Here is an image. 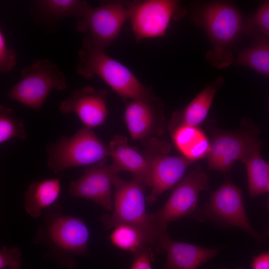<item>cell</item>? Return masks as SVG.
<instances>
[{
	"mask_svg": "<svg viewBox=\"0 0 269 269\" xmlns=\"http://www.w3.org/2000/svg\"><path fill=\"white\" fill-rule=\"evenodd\" d=\"M42 216L33 243L46 248L47 259L61 268L73 269L76 267L77 258L89 256L90 232L82 218L65 214L56 203L44 211Z\"/></svg>",
	"mask_w": 269,
	"mask_h": 269,
	"instance_id": "6da1fadb",
	"label": "cell"
},
{
	"mask_svg": "<svg viewBox=\"0 0 269 269\" xmlns=\"http://www.w3.org/2000/svg\"><path fill=\"white\" fill-rule=\"evenodd\" d=\"M145 186L136 177L126 181L118 175L114 183L112 213L103 215L101 222L107 230L123 224L136 227L145 234L149 247L154 252L161 253L169 236L156 229L151 221L150 214L146 212Z\"/></svg>",
	"mask_w": 269,
	"mask_h": 269,
	"instance_id": "7a4b0ae2",
	"label": "cell"
},
{
	"mask_svg": "<svg viewBox=\"0 0 269 269\" xmlns=\"http://www.w3.org/2000/svg\"><path fill=\"white\" fill-rule=\"evenodd\" d=\"M77 73L87 79L101 78L125 102L146 99L154 95L125 65L107 55L105 50L82 42L78 51Z\"/></svg>",
	"mask_w": 269,
	"mask_h": 269,
	"instance_id": "3957f363",
	"label": "cell"
},
{
	"mask_svg": "<svg viewBox=\"0 0 269 269\" xmlns=\"http://www.w3.org/2000/svg\"><path fill=\"white\" fill-rule=\"evenodd\" d=\"M192 19L206 32L213 45L208 54L211 62L218 68L231 63L233 57L228 47L245 29L242 16L233 6L222 2H214L196 8Z\"/></svg>",
	"mask_w": 269,
	"mask_h": 269,
	"instance_id": "277c9868",
	"label": "cell"
},
{
	"mask_svg": "<svg viewBox=\"0 0 269 269\" xmlns=\"http://www.w3.org/2000/svg\"><path fill=\"white\" fill-rule=\"evenodd\" d=\"M47 165L56 174L68 168L92 166L110 156L108 146L92 129L83 126L71 137L62 136L46 146Z\"/></svg>",
	"mask_w": 269,
	"mask_h": 269,
	"instance_id": "5b68a950",
	"label": "cell"
},
{
	"mask_svg": "<svg viewBox=\"0 0 269 269\" xmlns=\"http://www.w3.org/2000/svg\"><path fill=\"white\" fill-rule=\"evenodd\" d=\"M21 79L10 90L9 98L39 111L53 90L67 88L66 78L58 67L47 59H36L21 72Z\"/></svg>",
	"mask_w": 269,
	"mask_h": 269,
	"instance_id": "8992f818",
	"label": "cell"
},
{
	"mask_svg": "<svg viewBox=\"0 0 269 269\" xmlns=\"http://www.w3.org/2000/svg\"><path fill=\"white\" fill-rule=\"evenodd\" d=\"M129 17L127 1H103L97 7L89 5L76 20V26L86 34L83 43L105 50L118 37Z\"/></svg>",
	"mask_w": 269,
	"mask_h": 269,
	"instance_id": "52a82bcc",
	"label": "cell"
},
{
	"mask_svg": "<svg viewBox=\"0 0 269 269\" xmlns=\"http://www.w3.org/2000/svg\"><path fill=\"white\" fill-rule=\"evenodd\" d=\"M131 29L137 43L165 36L172 21L186 13L179 1L142 0L127 1Z\"/></svg>",
	"mask_w": 269,
	"mask_h": 269,
	"instance_id": "ba28073f",
	"label": "cell"
},
{
	"mask_svg": "<svg viewBox=\"0 0 269 269\" xmlns=\"http://www.w3.org/2000/svg\"><path fill=\"white\" fill-rule=\"evenodd\" d=\"M209 189L207 174L196 167L176 186L164 205L150 214L153 225L160 232L167 233V224L193 214L200 192Z\"/></svg>",
	"mask_w": 269,
	"mask_h": 269,
	"instance_id": "9c48e42d",
	"label": "cell"
},
{
	"mask_svg": "<svg viewBox=\"0 0 269 269\" xmlns=\"http://www.w3.org/2000/svg\"><path fill=\"white\" fill-rule=\"evenodd\" d=\"M196 218L201 220L207 218L217 219L260 239L247 216L241 190L230 181L224 182L212 193L209 201L197 214Z\"/></svg>",
	"mask_w": 269,
	"mask_h": 269,
	"instance_id": "30bf717a",
	"label": "cell"
},
{
	"mask_svg": "<svg viewBox=\"0 0 269 269\" xmlns=\"http://www.w3.org/2000/svg\"><path fill=\"white\" fill-rule=\"evenodd\" d=\"M120 172L106 160L89 166L78 179L68 186L69 194L90 200L105 210H113L112 188Z\"/></svg>",
	"mask_w": 269,
	"mask_h": 269,
	"instance_id": "8fae6325",
	"label": "cell"
},
{
	"mask_svg": "<svg viewBox=\"0 0 269 269\" xmlns=\"http://www.w3.org/2000/svg\"><path fill=\"white\" fill-rule=\"evenodd\" d=\"M108 91L86 86L73 91L59 107L63 114L75 113L84 127L94 129L103 125L108 115Z\"/></svg>",
	"mask_w": 269,
	"mask_h": 269,
	"instance_id": "7c38bea8",
	"label": "cell"
},
{
	"mask_svg": "<svg viewBox=\"0 0 269 269\" xmlns=\"http://www.w3.org/2000/svg\"><path fill=\"white\" fill-rule=\"evenodd\" d=\"M124 119L130 135L134 140H141L153 134L162 119V105L155 96L126 102Z\"/></svg>",
	"mask_w": 269,
	"mask_h": 269,
	"instance_id": "4fadbf2b",
	"label": "cell"
},
{
	"mask_svg": "<svg viewBox=\"0 0 269 269\" xmlns=\"http://www.w3.org/2000/svg\"><path fill=\"white\" fill-rule=\"evenodd\" d=\"M150 162L151 191L146 198L153 204L162 193L175 185L193 162L185 157L157 154L148 156Z\"/></svg>",
	"mask_w": 269,
	"mask_h": 269,
	"instance_id": "5bb4252c",
	"label": "cell"
},
{
	"mask_svg": "<svg viewBox=\"0 0 269 269\" xmlns=\"http://www.w3.org/2000/svg\"><path fill=\"white\" fill-rule=\"evenodd\" d=\"M248 135L221 133L215 135L206 156L209 169L228 172L234 163L242 157Z\"/></svg>",
	"mask_w": 269,
	"mask_h": 269,
	"instance_id": "9a60e30c",
	"label": "cell"
},
{
	"mask_svg": "<svg viewBox=\"0 0 269 269\" xmlns=\"http://www.w3.org/2000/svg\"><path fill=\"white\" fill-rule=\"evenodd\" d=\"M112 164L120 171L131 172L145 185L150 186V162L145 156L128 144L127 138L115 135L109 144Z\"/></svg>",
	"mask_w": 269,
	"mask_h": 269,
	"instance_id": "2e32d148",
	"label": "cell"
},
{
	"mask_svg": "<svg viewBox=\"0 0 269 269\" xmlns=\"http://www.w3.org/2000/svg\"><path fill=\"white\" fill-rule=\"evenodd\" d=\"M163 251L166 252L167 256L163 269H197L215 257L219 249L173 241L168 237Z\"/></svg>",
	"mask_w": 269,
	"mask_h": 269,
	"instance_id": "e0dca14e",
	"label": "cell"
},
{
	"mask_svg": "<svg viewBox=\"0 0 269 269\" xmlns=\"http://www.w3.org/2000/svg\"><path fill=\"white\" fill-rule=\"evenodd\" d=\"M223 82V78L219 77L205 87L185 108L174 112L170 121V130L181 125L198 127L206 119Z\"/></svg>",
	"mask_w": 269,
	"mask_h": 269,
	"instance_id": "ac0fdd59",
	"label": "cell"
},
{
	"mask_svg": "<svg viewBox=\"0 0 269 269\" xmlns=\"http://www.w3.org/2000/svg\"><path fill=\"white\" fill-rule=\"evenodd\" d=\"M61 177L37 181L29 186L24 195V208L29 216L38 218L55 204L61 195Z\"/></svg>",
	"mask_w": 269,
	"mask_h": 269,
	"instance_id": "d6986e66",
	"label": "cell"
},
{
	"mask_svg": "<svg viewBox=\"0 0 269 269\" xmlns=\"http://www.w3.org/2000/svg\"><path fill=\"white\" fill-rule=\"evenodd\" d=\"M240 160L246 167L250 196L254 198L266 192L269 163L262 157L260 142L255 137L248 135L246 148Z\"/></svg>",
	"mask_w": 269,
	"mask_h": 269,
	"instance_id": "ffe728a7",
	"label": "cell"
},
{
	"mask_svg": "<svg viewBox=\"0 0 269 269\" xmlns=\"http://www.w3.org/2000/svg\"><path fill=\"white\" fill-rule=\"evenodd\" d=\"M171 132L173 143L182 156L193 162L206 157L211 142L198 127L181 125Z\"/></svg>",
	"mask_w": 269,
	"mask_h": 269,
	"instance_id": "44dd1931",
	"label": "cell"
},
{
	"mask_svg": "<svg viewBox=\"0 0 269 269\" xmlns=\"http://www.w3.org/2000/svg\"><path fill=\"white\" fill-rule=\"evenodd\" d=\"M89 5L86 1L81 0H40L35 2V8L42 16L54 22L67 17L77 20Z\"/></svg>",
	"mask_w": 269,
	"mask_h": 269,
	"instance_id": "7402d4cb",
	"label": "cell"
},
{
	"mask_svg": "<svg viewBox=\"0 0 269 269\" xmlns=\"http://www.w3.org/2000/svg\"><path fill=\"white\" fill-rule=\"evenodd\" d=\"M236 63L269 76V39L259 35L251 46L239 54Z\"/></svg>",
	"mask_w": 269,
	"mask_h": 269,
	"instance_id": "603a6c76",
	"label": "cell"
},
{
	"mask_svg": "<svg viewBox=\"0 0 269 269\" xmlns=\"http://www.w3.org/2000/svg\"><path fill=\"white\" fill-rule=\"evenodd\" d=\"M113 228L109 240L115 247L131 252L134 256L145 247H149L145 234L137 227L123 224Z\"/></svg>",
	"mask_w": 269,
	"mask_h": 269,
	"instance_id": "cb8c5ba5",
	"label": "cell"
},
{
	"mask_svg": "<svg viewBox=\"0 0 269 269\" xmlns=\"http://www.w3.org/2000/svg\"><path fill=\"white\" fill-rule=\"evenodd\" d=\"M28 134L23 121L17 118L13 110L2 105L0 106V143L16 138L26 139Z\"/></svg>",
	"mask_w": 269,
	"mask_h": 269,
	"instance_id": "d4e9b609",
	"label": "cell"
},
{
	"mask_svg": "<svg viewBox=\"0 0 269 269\" xmlns=\"http://www.w3.org/2000/svg\"><path fill=\"white\" fill-rule=\"evenodd\" d=\"M258 29L261 35L269 39V0L263 2L245 22V29L248 32H254Z\"/></svg>",
	"mask_w": 269,
	"mask_h": 269,
	"instance_id": "484cf974",
	"label": "cell"
},
{
	"mask_svg": "<svg viewBox=\"0 0 269 269\" xmlns=\"http://www.w3.org/2000/svg\"><path fill=\"white\" fill-rule=\"evenodd\" d=\"M21 267V252L16 246H3L0 250V269H19Z\"/></svg>",
	"mask_w": 269,
	"mask_h": 269,
	"instance_id": "4316f807",
	"label": "cell"
},
{
	"mask_svg": "<svg viewBox=\"0 0 269 269\" xmlns=\"http://www.w3.org/2000/svg\"><path fill=\"white\" fill-rule=\"evenodd\" d=\"M16 54L15 51L7 47L5 36L1 29L0 30V71L8 73L16 63Z\"/></svg>",
	"mask_w": 269,
	"mask_h": 269,
	"instance_id": "83f0119b",
	"label": "cell"
},
{
	"mask_svg": "<svg viewBox=\"0 0 269 269\" xmlns=\"http://www.w3.org/2000/svg\"><path fill=\"white\" fill-rule=\"evenodd\" d=\"M154 251L146 246L134 255V260L130 269H152L151 263L154 259Z\"/></svg>",
	"mask_w": 269,
	"mask_h": 269,
	"instance_id": "f1b7e54d",
	"label": "cell"
},
{
	"mask_svg": "<svg viewBox=\"0 0 269 269\" xmlns=\"http://www.w3.org/2000/svg\"><path fill=\"white\" fill-rule=\"evenodd\" d=\"M252 269H269V250L253 257Z\"/></svg>",
	"mask_w": 269,
	"mask_h": 269,
	"instance_id": "f546056e",
	"label": "cell"
},
{
	"mask_svg": "<svg viewBox=\"0 0 269 269\" xmlns=\"http://www.w3.org/2000/svg\"><path fill=\"white\" fill-rule=\"evenodd\" d=\"M267 192L269 193V180H268V185H267Z\"/></svg>",
	"mask_w": 269,
	"mask_h": 269,
	"instance_id": "4dcf8cb0",
	"label": "cell"
},
{
	"mask_svg": "<svg viewBox=\"0 0 269 269\" xmlns=\"http://www.w3.org/2000/svg\"><path fill=\"white\" fill-rule=\"evenodd\" d=\"M226 269L225 268H220V269ZM238 269H243V267H240Z\"/></svg>",
	"mask_w": 269,
	"mask_h": 269,
	"instance_id": "1f68e13d",
	"label": "cell"
}]
</instances>
